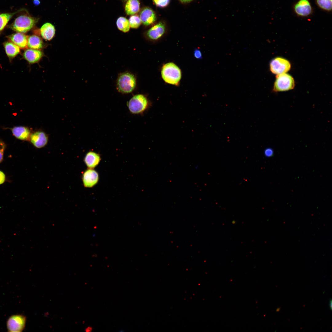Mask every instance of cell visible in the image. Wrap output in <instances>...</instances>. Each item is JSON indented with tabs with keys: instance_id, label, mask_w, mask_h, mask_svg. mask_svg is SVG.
I'll use <instances>...</instances> for the list:
<instances>
[{
	"instance_id": "cell-25",
	"label": "cell",
	"mask_w": 332,
	"mask_h": 332,
	"mask_svg": "<svg viewBox=\"0 0 332 332\" xmlns=\"http://www.w3.org/2000/svg\"><path fill=\"white\" fill-rule=\"evenodd\" d=\"M155 5L160 7L166 6L169 3L170 0H153Z\"/></svg>"
},
{
	"instance_id": "cell-23",
	"label": "cell",
	"mask_w": 332,
	"mask_h": 332,
	"mask_svg": "<svg viewBox=\"0 0 332 332\" xmlns=\"http://www.w3.org/2000/svg\"><path fill=\"white\" fill-rule=\"evenodd\" d=\"M332 0H316L318 5L322 9L330 11L332 10Z\"/></svg>"
},
{
	"instance_id": "cell-6",
	"label": "cell",
	"mask_w": 332,
	"mask_h": 332,
	"mask_svg": "<svg viewBox=\"0 0 332 332\" xmlns=\"http://www.w3.org/2000/svg\"><path fill=\"white\" fill-rule=\"evenodd\" d=\"M26 321V317L23 315L16 314L11 315L8 319L6 322L8 331H22L25 328Z\"/></svg>"
},
{
	"instance_id": "cell-15",
	"label": "cell",
	"mask_w": 332,
	"mask_h": 332,
	"mask_svg": "<svg viewBox=\"0 0 332 332\" xmlns=\"http://www.w3.org/2000/svg\"><path fill=\"white\" fill-rule=\"evenodd\" d=\"M13 135L17 138L21 140H26L30 138L31 135L29 129L23 126H15L11 129Z\"/></svg>"
},
{
	"instance_id": "cell-16",
	"label": "cell",
	"mask_w": 332,
	"mask_h": 332,
	"mask_svg": "<svg viewBox=\"0 0 332 332\" xmlns=\"http://www.w3.org/2000/svg\"><path fill=\"white\" fill-rule=\"evenodd\" d=\"M55 32L54 26L52 24L47 22L43 24L40 29L42 37L45 40L50 41L53 38Z\"/></svg>"
},
{
	"instance_id": "cell-2",
	"label": "cell",
	"mask_w": 332,
	"mask_h": 332,
	"mask_svg": "<svg viewBox=\"0 0 332 332\" xmlns=\"http://www.w3.org/2000/svg\"><path fill=\"white\" fill-rule=\"evenodd\" d=\"M161 74L162 78L166 83L177 85L181 77V71L175 64L169 62L162 67Z\"/></svg>"
},
{
	"instance_id": "cell-19",
	"label": "cell",
	"mask_w": 332,
	"mask_h": 332,
	"mask_svg": "<svg viewBox=\"0 0 332 332\" xmlns=\"http://www.w3.org/2000/svg\"><path fill=\"white\" fill-rule=\"evenodd\" d=\"M140 5L139 0H128L125 7L126 14L128 15L136 14L140 10Z\"/></svg>"
},
{
	"instance_id": "cell-12",
	"label": "cell",
	"mask_w": 332,
	"mask_h": 332,
	"mask_svg": "<svg viewBox=\"0 0 332 332\" xmlns=\"http://www.w3.org/2000/svg\"><path fill=\"white\" fill-rule=\"evenodd\" d=\"M295 13L298 15L306 17L310 15L312 12V7L308 0H300L294 7Z\"/></svg>"
},
{
	"instance_id": "cell-14",
	"label": "cell",
	"mask_w": 332,
	"mask_h": 332,
	"mask_svg": "<svg viewBox=\"0 0 332 332\" xmlns=\"http://www.w3.org/2000/svg\"><path fill=\"white\" fill-rule=\"evenodd\" d=\"M7 38L11 42L21 49H26L27 47L28 36L23 33H16L9 35Z\"/></svg>"
},
{
	"instance_id": "cell-1",
	"label": "cell",
	"mask_w": 332,
	"mask_h": 332,
	"mask_svg": "<svg viewBox=\"0 0 332 332\" xmlns=\"http://www.w3.org/2000/svg\"><path fill=\"white\" fill-rule=\"evenodd\" d=\"M38 19L31 16L27 12L17 17L9 27L16 32L25 33L34 27Z\"/></svg>"
},
{
	"instance_id": "cell-21",
	"label": "cell",
	"mask_w": 332,
	"mask_h": 332,
	"mask_svg": "<svg viewBox=\"0 0 332 332\" xmlns=\"http://www.w3.org/2000/svg\"><path fill=\"white\" fill-rule=\"evenodd\" d=\"M25 10L22 8L13 13L0 14V32L4 30L9 20L15 14Z\"/></svg>"
},
{
	"instance_id": "cell-13",
	"label": "cell",
	"mask_w": 332,
	"mask_h": 332,
	"mask_svg": "<svg viewBox=\"0 0 332 332\" xmlns=\"http://www.w3.org/2000/svg\"><path fill=\"white\" fill-rule=\"evenodd\" d=\"M23 55L29 63L34 64L38 62L43 56V54L39 50L29 49L24 51Z\"/></svg>"
},
{
	"instance_id": "cell-30",
	"label": "cell",
	"mask_w": 332,
	"mask_h": 332,
	"mask_svg": "<svg viewBox=\"0 0 332 332\" xmlns=\"http://www.w3.org/2000/svg\"><path fill=\"white\" fill-rule=\"evenodd\" d=\"M34 4L36 6H38L40 4V2L39 0H34L33 1Z\"/></svg>"
},
{
	"instance_id": "cell-9",
	"label": "cell",
	"mask_w": 332,
	"mask_h": 332,
	"mask_svg": "<svg viewBox=\"0 0 332 332\" xmlns=\"http://www.w3.org/2000/svg\"><path fill=\"white\" fill-rule=\"evenodd\" d=\"M30 140L35 147L41 148L47 144L48 137L45 132L42 131H37L31 134Z\"/></svg>"
},
{
	"instance_id": "cell-32",
	"label": "cell",
	"mask_w": 332,
	"mask_h": 332,
	"mask_svg": "<svg viewBox=\"0 0 332 332\" xmlns=\"http://www.w3.org/2000/svg\"><path fill=\"white\" fill-rule=\"evenodd\" d=\"M332 300H330V302H329V306H330V309L331 310H332Z\"/></svg>"
},
{
	"instance_id": "cell-27",
	"label": "cell",
	"mask_w": 332,
	"mask_h": 332,
	"mask_svg": "<svg viewBox=\"0 0 332 332\" xmlns=\"http://www.w3.org/2000/svg\"><path fill=\"white\" fill-rule=\"evenodd\" d=\"M273 150L270 148H267L264 151V156L267 157H271L273 155Z\"/></svg>"
},
{
	"instance_id": "cell-7",
	"label": "cell",
	"mask_w": 332,
	"mask_h": 332,
	"mask_svg": "<svg viewBox=\"0 0 332 332\" xmlns=\"http://www.w3.org/2000/svg\"><path fill=\"white\" fill-rule=\"evenodd\" d=\"M271 72L277 75L285 73L290 69L291 65L287 60L278 57L273 59L270 64Z\"/></svg>"
},
{
	"instance_id": "cell-3",
	"label": "cell",
	"mask_w": 332,
	"mask_h": 332,
	"mask_svg": "<svg viewBox=\"0 0 332 332\" xmlns=\"http://www.w3.org/2000/svg\"><path fill=\"white\" fill-rule=\"evenodd\" d=\"M294 86L293 77L289 74L283 73L276 76L273 91L275 92L287 91L293 89Z\"/></svg>"
},
{
	"instance_id": "cell-5",
	"label": "cell",
	"mask_w": 332,
	"mask_h": 332,
	"mask_svg": "<svg viewBox=\"0 0 332 332\" xmlns=\"http://www.w3.org/2000/svg\"><path fill=\"white\" fill-rule=\"evenodd\" d=\"M148 105V102L147 98L142 94L134 96L128 103L129 111L134 114L142 113L147 108Z\"/></svg>"
},
{
	"instance_id": "cell-28",
	"label": "cell",
	"mask_w": 332,
	"mask_h": 332,
	"mask_svg": "<svg viewBox=\"0 0 332 332\" xmlns=\"http://www.w3.org/2000/svg\"><path fill=\"white\" fill-rule=\"evenodd\" d=\"M6 176L4 173L0 171V185L3 184L5 181Z\"/></svg>"
},
{
	"instance_id": "cell-17",
	"label": "cell",
	"mask_w": 332,
	"mask_h": 332,
	"mask_svg": "<svg viewBox=\"0 0 332 332\" xmlns=\"http://www.w3.org/2000/svg\"><path fill=\"white\" fill-rule=\"evenodd\" d=\"M100 156L94 152H88L84 159V161L89 168L93 169L96 167L101 160Z\"/></svg>"
},
{
	"instance_id": "cell-8",
	"label": "cell",
	"mask_w": 332,
	"mask_h": 332,
	"mask_svg": "<svg viewBox=\"0 0 332 332\" xmlns=\"http://www.w3.org/2000/svg\"><path fill=\"white\" fill-rule=\"evenodd\" d=\"M84 185L86 188H91L98 182L99 176L97 172L93 169L89 168L84 173L82 177Z\"/></svg>"
},
{
	"instance_id": "cell-22",
	"label": "cell",
	"mask_w": 332,
	"mask_h": 332,
	"mask_svg": "<svg viewBox=\"0 0 332 332\" xmlns=\"http://www.w3.org/2000/svg\"><path fill=\"white\" fill-rule=\"evenodd\" d=\"M116 24L118 28L124 32H127L129 30L130 26L128 21L124 17H119L117 20Z\"/></svg>"
},
{
	"instance_id": "cell-4",
	"label": "cell",
	"mask_w": 332,
	"mask_h": 332,
	"mask_svg": "<svg viewBox=\"0 0 332 332\" xmlns=\"http://www.w3.org/2000/svg\"><path fill=\"white\" fill-rule=\"evenodd\" d=\"M136 85V81L134 76L128 73L121 74L119 77L117 82L118 90L123 93L131 92Z\"/></svg>"
},
{
	"instance_id": "cell-24",
	"label": "cell",
	"mask_w": 332,
	"mask_h": 332,
	"mask_svg": "<svg viewBox=\"0 0 332 332\" xmlns=\"http://www.w3.org/2000/svg\"><path fill=\"white\" fill-rule=\"evenodd\" d=\"M130 26L132 28H137L140 25L141 22L140 17L136 15L130 17L128 20Z\"/></svg>"
},
{
	"instance_id": "cell-26",
	"label": "cell",
	"mask_w": 332,
	"mask_h": 332,
	"mask_svg": "<svg viewBox=\"0 0 332 332\" xmlns=\"http://www.w3.org/2000/svg\"><path fill=\"white\" fill-rule=\"evenodd\" d=\"M5 147V143L3 141L0 140V163L2 162L3 160Z\"/></svg>"
},
{
	"instance_id": "cell-11",
	"label": "cell",
	"mask_w": 332,
	"mask_h": 332,
	"mask_svg": "<svg viewBox=\"0 0 332 332\" xmlns=\"http://www.w3.org/2000/svg\"><path fill=\"white\" fill-rule=\"evenodd\" d=\"M140 18L141 22L144 25L148 26L154 22L156 17L155 12L152 9L145 7L141 10Z\"/></svg>"
},
{
	"instance_id": "cell-33",
	"label": "cell",
	"mask_w": 332,
	"mask_h": 332,
	"mask_svg": "<svg viewBox=\"0 0 332 332\" xmlns=\"http://www.w3.org/2000/svg\"></svg>"
},
{
	"instance_id": "cell-18",
	"label": "cell",
	"mask_w": 332,
	"mask_h": 332,
	"mask_svg": "<svg viewBox=\"0 0 332 332\" xmlns=\"http://www.w3.org/2000/svg\"><path fill=\"white\" fill-rule=\"evenodd\" d=\"M6 53L10 58L14 57L20 52V48L11 42H6L3 44Z\"/></svg>"
},
{
	"instance_id": "cell-20",
	"label": "cell",
	"mask_w": 332,
	"mask_h": 332,
	"mask_svg": "<svg viewBox=\"0 0 332 332\" xmlns=\"http://www.w3.org/2000/svg\"><path fill=\"white\" fill-rule=\"evenodd\" d=\"M27 46L30 49H39L43 46V42L38 36L33 35L28 37Z\"/></svg>"
},
{
	"instance_id": "cell-10",
	"label": "cell",
	"mask_w": 332,
	"mask_h": 332,
	"mask_svg": "<svg viewBox=\"0 0 332 332\" xmlns=\"http://www.w3.org/2000/svg\"><path fill=\"white\" fill-rule=\"evenodd\" d=\"M165 30L164 23L160 22L151 27L148 31L147 35L150 39L157 40L164 34Z\"/></svg>"
},
{
	"instance_id": "cell-31",
	"label": "cell",
	"mask_w": 332,
	"mask_h": 332,
	"mask_svg": "<svg viewBox=\"0 0 332 332\" xmlns=\"http://www.w3.org/2000/svg\"><path fill=\"white\" fill-rule=\"evenodd\" d=\"M181 2L183 3H186L189 2L193 0H179Z\"/></svg>"
},
{
	"instance_id": "cell-29",
	"label": "cell",
	"mask_w": 332,
	"mask_h": 332,
	"mask_svg": "<svg viewBox=\"0 0 332 332\" xmlns=\"http://www.w3.org/2000/svg\"><path fill=\"white\" fill-rule=\"evenodd\" d=\"M194 55L197 58H201V53L199 50H196L195 51Z\"/></svg>"
}]
</instances>
